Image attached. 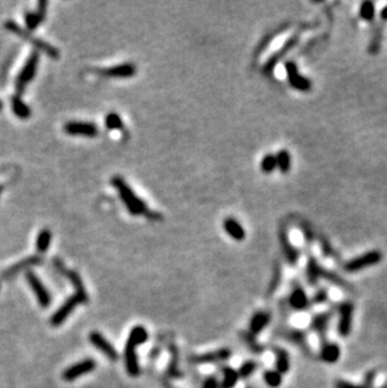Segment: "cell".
Listing matches in <instances>:
<instances>
[{"label":"cell","instance_id":"obj_1","mask_svg":"<svg viewBox=\"0 0 387 388\" xmlns=\"http://www.w3.org/2000/svg\"><path fill=\"white\" fill-rule=\"evenodd\" d=\"M148 333L147 329L142 325L133 326L129 333L126 345H125V367L131 377H137L141 373L138 357L136 353V348L138 345H142L147 342Z\"/></svg>","mask_w":387,"mask_h":388},{"label":"cell","instance_id":"obj_2","mask_svg":"<svg viewBox=\"0 0 387 388\" xmlns=\"http://www.w3.org/2000/svg\"><path fill=\"white\" fill-rule=\"evenodd\" d=\"M112 185L117 189L120 196H121L122 201L126 205L127 210H129V214L132 215H142L147 214V206L146 203L141 200L140 197L134 195L133 191L129 189V186L127 185L126 181H125L122 177H113L112 179Z\"/></svg>","mask_w":387,"mask_h":388},{"label":"cell","instance_id":"obj_3","mask_svg":"<svg viewBox=\"0 0 387 388\" xmlns=\"http://www.w3.org/2000/svg\"><path fill=\"white\" fill-rule=\"evenodd\" d=\"M5 28L6 30H9V32L14 33V34L18 35V37L27 40L28 43L32 44L35 49L43 52L44 54H47V56L51 57V58H58V57H60V51H58L56 47H53L49 43H46V42L38 39V38L33 37L28 30L20 28L15 22H13V20H8V22L5 23Z\"/></svg>","mask_w":387,"mask_h":388},{"label":"cell","instance_id":"obj_4","mask_svg":"<svg viewBox=\"0 0 387 388\" xmlns=\"http://www.w3.org/2000/svg\"><path fill=\"white\" fill-rule=\"evenodd\" d=\"M382 253L380 250H370V252L365 253V254L360 255V257L351 259L343 265V269L347 273H357V271L362 270V269L370 268L381 262Z\"/></svg>","mask_w":387,"mask_h":388},{"label":"cell","instance_id":"obj_5","mask_svg":"<svg viewBox=\"0 0 387 388\" xmlns=\"http://www.w3.org/2000/svg\"><path fill=\"white\" fill-rule=\"evenodd\" d=\"M38 63H39V54L37 52L32 53L28 58V61L25 62L24 67L22 68L20 73L16 77V82H15V88L18 94L23 93V91L25 89L27 84L29 83L30 80L34 78L35 73H37V68H38Z\"/></svg>","mask_w":387,"mask_h":388},{"label":"cell","instance_id":"obj_6","mask_svg":"<svg viewBox=\"0 0 387 388\" xmlns=\"http://www.w3.org/2000/svg\"><path fill=\"white\" fill-rule=\"evenodd\" d=\"M285 72H287L288 82H289L290 87H293L294 89L299 92H309L312 89L313 84L311 79L299 73L298 65L293 61H288L285 62Z\"/></svg>","mask_w":387,"mask_h":388},{"label":"cell","instance_id":"obj_7","mask_svg":"<svg viewBox=\"0 0 387 388\" xmlns=\"http://www.w3.org/2000/svg\"><path fill=\"white\" fill-rule=\"evenodd\" d=\"M97 363L93 358H86L83 361L77 362L75 364H72L63 371L62 378L67 382H72V381L78 380V378L83 377V376L89 375L96 370Z\"/></svg>","mask_w":387,"mask_h":388},{"label":"cell","instance_id":"obj_8","mask_svg":"<svg viewBox=\"0 0 387 388\" xmlns=\"http://www.w3.org/2000/svg\"><path fill=\"white\" fill-rule=\"evenodd\" d=\"M79 304H83V303H82V300L79 299V297H77L75 294L68 298V299L61 305L60 308L54 312L53 316L51 317V319H49L51 325L52 326L62 325V324L67 321L68 317L74 312V309L77 308Z\"/></svg>","mask_w":387,"mask_h":388},{"label":"cell","instance_id":"obj_9","mask_svg":"<svg viewBox=\"0 0 387 388\" xmlns=\"http://www.w3.org/2000/svg\"><path fill=\"white\" fill-rule=\"evenodd\" d=\"M25 278H27L30 289L33 290L35 298H37L38 304L41 305L42 308H48L52 303V297L51 294H49L48 289L46 288V285L42 283L41 279L38 278L33 271H27Z\"/></svg>","mask_w":387,"mask_h":388},{"label":"cell","instance_id":"obj_10","mask_svg":"<svg viewBox=\"0 0 387 388\" xmlns=\"http://www.w3.org/2000/svg\"><path fill=\"white\" fill-rule=\"evenodd\" d=\"M353 312H355V305L350 300L342 302L338 307V333L341 337H347L350 335L352 330V321H353Z\"/></svg>","mask_w":387,"mask_h":388},{"label":"cell","instance_id":"obj_11","mask_svg":"<svg viewBox=\"0 0 387 388\" xmlns=\"http://www.w3.org/2000/svg\"><path fill=\"white\" fill-rule=\"evenodd\" d=\"M88 340L97 351H100L101 353H102L105 357H107L110 361L115 362L119 359V352H117V349H116L115 347L111 344L110 340H108L105 335L101 334L100 332L93 330V332L89 333Z\"/></svg>","mask_w":387,"mask_h":388},{"label":"cell","instance_id":"obj_12","mask_svg":"<svg viewBox=\"0 0 387 388\" xmlns=\"http://www.w3.org/2000/svg\"><path fill=\"white\" fill-rule=\"evenodd\" d=\"M299 43V34H294L292 35V37L289 38V39L285 42L284 44H283L282 48L279 49V51L277 52V53L273 54L270 58L268 59L265 62V65H264L263 67V73L265 75H269V74H272L273 69H274L275 67H277L278 63L280 62V59L283 58V57L287 56L288 53H289V51H292V49L294 48V47L297 46V44Z\"/></svg>","mask_w":387,"mask_h":388},{"label":"cell","instance_id":"obj_13","mask_svg":"<svg viewBox=\"0 0 387 388\" xmlns=\"http://www.w3.org/2000/svg\"><path fill=\"white\" fill-rule=\"evenodd\" d=\"M56 266H57V269H58L61 273H63V275H64L65 278H67L68 280L70 281V284H72L73 288H74V290H75V295H77V297H79V299L82 300V303L84 304V303L88 302V295H87L86 288H84L83 281H82L79 274L74 270L65 269L64 265H63L62 262L60 261V260H56Z\"/></svg>","mask_w":387,"mask_h":388},{"label":"cell","instance_id":"obj_14","mask_svg":"<svg viewBox=\"0 0 387 388\" xmlns=\"http://www.w3.org/2000/svg\"><path fill=\"white\" fill-rule=\"evenodd\" d=\"M331 318L332 313L325 312V313H321L313 317L312 321H311V324H309L311 329L318 334L322 344H324V343L327 342V329L328 325H329V322H331Z\"/></svg>","mask_w":387,"mask_h":388},{"label":"cell","instance_id":"obj_15","mask_svg":"<svg viewBox=\"0 0 387 388\" xmlns=\"http://www.w3.org/2000/svg\"><path fill=\"white\" fill-rule=\"evenodd\" d=\"M65 133L72 136H86L96 137L98 134V129L96 125L88 122H68L64 126Z\"/></svg>","mask_w":387,"mask_h":388},{"label":"cell","instance_id":"obj_16","mask_svg":"<svg viewBox=\"0 0 387 388\" xmlns=\"http://www.w3.org/2000/svg\"><path fill=\"white\" fill-rule=\"evenodd\" d=\"M94 73L106 77L115 78H129L136 74V65L132 63H124V65H115V67L106 68V69H96Z\"/></svg>","mask_w":387,"mask_h":388},{"label":"cell","instance_id":"obj_17","mask_svg":"<svg viewBox=\"0 0 387 388\" xmlns=\"http://www.w3.org/2000/svg\"><path fill=\"white\" fill-rule=\"evenodd\" d=\"M231 352L230 349L224 348L219 349L215 352H209V353L205 354H199V356H194L191 358L193 363L195 364H212V363H219V362H224L226 359L230 358Z\"/></svg>","mask_w":387,"mask_h":388},{"label":"cell","instance_id":"obj_18","mask_svg":"<svg viewBox=\"0 0 387 388\" xmlns=\"http://www.w3.org/2000/svg\"><path fill=\"white\" fill-rule=\"evenodd\" d=\"M41 262H42V259L39 257H29L27 258V259H23L20 260V261L16 262V264L9 266L6 270H4L3 274H1V278L4 279L13 278V276H15L16 274L20 273V271L27 270V269L32 268V266L39 265Z\"/></svg>","mask_w":387,"mask_h":388},{"label":"cell","instance_id":"obj_19","mask_svg":"<svg viewBox=\"0 0 387 388\" xmlns=\"http://www.w3.org/2000/svg\"><path fill=\"white\" fill-rule=\"evenodd\" d=\"M309 299L308 295L306 294L303 288L298 284H296L289 295V305L294 311H304V309L308 308L309 305Z\"/></svg>","mask_w":387,"mask_h":388},{"label":"cell","instance_id":"obj_20","mask_svg":"<svg viewBox=\"0 0 387 388\" xmlns=\"http://www.w3.org/2000/svg\"><path fill=\"white\" fill-rule=\"evenodd\" d=\"M270 319H272V317H270L269 313H266V312H258V313H256L250 318L249 330H248V332L256 337V335H258L259 333L263 332L266 326L269 325Z\"/></svg>","mask_w":387,"mask_h":388},{"label":"cell","instance_id":"obj_21","mask_svg":"<svg viewBox=\"0 0 387 388\" xmlns=\"http://www.w3.org/2000/svg\"><path fill=\"white\" fill-rule=\"evenodd\" d=\"M279 240L285 259L288 260V262H289L290 265H297V261H298V258H299V253L289 241V238H288V234L287 231H285V229H282V230H280Z\"/></svg>","mask_w":387,"mask_h":388},{"label":"cell","instance_id":"obj_22","mask_svg":"<svg viewBox=\"0 0 387 388\" xmlns=\"http://www.w3.org/2000/svg\"><path fill=\"white\" fill-rule=\"evenodd\" d=\"M47 5H48L47 1H39L37 13H32V11H29V13L25 14V24H27L28 32L30 33L32 30H34L38 25L43 22V19L47 13Z\"/></svg>","mask_w":387,"mask_h":388},{"label":"cell","instance_id":"obj_23","mask_svg":"<svg viewBox=\"0 0 387 388\" xmlns=\"http://www.w3.org/2000/svg\"><path fill=\"white\" fill-rule=\"evenodd\" d=\"M282 335L283 337L287 338L289 342H292V343H294V344L298 345L299 348H301L302 351L304 352V353L308 354L309 352H311L308 342H307V335H306V333L303 332V330H301V329H284L282 332Z\"/></svg>","mask_w":387,"mask_h":388},{"label":"cell","instance_id":"obj_24","mask_svg":"<svg viewBox=\"0 0 387 388\" xmlns=\"http://www.w3.org/2000/svg\"><path fill=\"white\" fill-rule=\"evenodd\" d=\"M224 229H225L226 234L230 238H233L237 241H243L245 239V229L240 225V222L237 219L233 217H228L224 221Z\"/></svg>","mask_w":387,"mask_h":388},{"label":"cell","instance_id":"obj_25","mask_svg":"<svg viewBox=\"0 0 387 388\" xmlns=\"http://www.w3.org/2000/svg\"><path fill=\"white\" fill-rule=\"evenodd\" d=\"M341 357V348L336 343L325 342L322 344V349H321V359L325 363H336Z\"/></svg>","mask_w":387,"mask_h":388},{"label":"cell","instance_id":"obj_26","mask_svg":"<svg viewBox=\"0 0 387 388\" xmlns=\"http://www.w3.org/2000/svg\"><path fill=\"white\" fill-rule=\"evenodd\" d=\"M275 354V367H277V372H279L280 375H285V373L289 372L290 368V359L289 354L287 353V351L279 347H274L273 348Z\"/></svg>","mask_w":387,"mask_h":388},{"label":"cell","instance_id":"obj_27","mask_svg":"<svg viewBox=\"0 0 387 388\" xmlns=\"http://www.w3.org/2000/svg\"><path fill=\"white\" fill-rule=\"evenodd\" d=\"M11 108H13V112L16 117L22 118V120H27L32 115V111L30 108L25 105L24 102L22 101L20 96H13L10 99Z\"/></svg>","mask_w":387,"mask_h":388},{"label":"cell","instance_id":"obj_28","mask_svg":"<svg viewBox=\"0 0 387 388\" xmlns=\"http://www.w3.org/2000/svg\"><path fill=\"white\" fill-rule=\"evenodd\" d=\"M239 375L238 371L231 368V367H224L223 368V378L220 382V388H234L239 381Z\"/></svg>","mask_w":387,"mask_h":388},{"label":"cell","instance_id":"obj_29","mask_svg":"<svg viewBox=\"0 0 387 388\" xmlns=\"http://www.w3.org/2000/svg\"><path fill=\"white\" fill-rule=\"evenodd\" d=\"M321 269L322 266L318 264L317 260L312 257L309 258L308 265H307V279L311 285H316L321 279Z\"/></svg>","mask_w":387,"mask_h":388},{"label":"cell","instance_id":"obj_30","mask_svg":"<svg viewBox=\"0 0 387 388\" xmlns=\"http://www.w3.org/2000/svg\"><path fill=\"white\" fill-rule=\"evenodd\" d=\"M275 160H277V169H279L282 174H288L292 166V158H290L289 152L287 150H280L275 155Z\"/></svg>","mask_w":387,"mask_h":388},{"label":"cell","instance_id":"obj_31","mask_svg":"<svg viewBox=\"0 0 387 388\" xmlns=\"http://www.w3.org/2000/svg\"><path fill=\"white\" fill-rule=\"evenodd\" d=\"M360 18L365 22H374L375 16H376V6L372 1H363L360 5Z\"/></svg>","mask_w":387,"mask_h":388},{"label":"cell","instance_id":"obj_32","mask_svg":"<svg viewBox=\"0 0 387 388\" xmlns=\"http://www.w3.org/2000/svg\"><path fill=\"white\" fill-rule=\"evenodd\" d=\"M240 337H242V339L244 340V343L247 344V347L250 349V352H252V353H256V354L264 353L263 345L259 344V343L256 340V337L250 334L249 332L240 333Z\"/></svg>","mask_w":387,"mask_h":388},{"label":"cell","instance_id":"obj_33","mask_svg":"<svg viewBox=\"0 0 387 388\" xmlns=\"http://www.w3.org/2000/svg\"><path fill=\"white\" fill-rule=\"evenodd\" d=\"M321 278L323 279H327L329 283H333L334 285H337V287L339 288H344V289H351V287L348 285V284L346 283V281L343 280V279L341 278L339 275H337L336 273H333V271H329L327 270V269H321Z\"/></svg>","mask_w":387,"mask_h":388},{"label":"cell","instance_id":"obj_34","mask_svg":"<svg viewBox=\"0 0 387 388\" xmlns=\"http://www.w3.org/2000/svg\"><path fill=\"white\" fill-rule=\"evenodd\" d=\"M52 240V233L48 229H43L41 233L38 234L37 238V250L39 253H46L48 250L49 245H51Z\"/></svg>","mask_w":387,"mask_h":388},{"label":"cell","instance_id":"obj_35","mask_svg":"<svg viewBox=\"0 0 387 388\" xmlns=\"http://www.w3.org/2000/svg\"><path fill=\"white\" fill-rule=\"evenodd\" d=\"M264 381H265L266 386L270 388H278L283 382V376L279 372L273 370H268L264 372Z\"/></svg>","mask_w":387,"mask_h":388},{"label":"cell","instance_id":"obj_36","mask_svg":"<svg viewBox=\"0 0 387 388\" xmlns=\"http://www.w3.org/2000/svg\"><path fill=\"white\" fill-rule=\"evenodd\" d=\"M375 375H376V373H375V371H371L369 375L366 376V380H365V383H363V385H352V383L346 382V381H338L336 385V387L337 388H371L372 382H374Z\"/></svg>","mask_w":387,"mask_h":388},{"label":"cell","instance_id":"obj_37","mask_svg":"<svg viewBox=\"0 0 387 388\" xmlns=\"http://www.w3.org/2000/svg\"><path fill=\"white\" fill-rule=\"evenodd\" d=\"M275 169H277V160H275V155L268 153V155H265L263 158H261L260 170L264 172V174L266 175L272 174Z\"/></svg>","mask_w":387,"mask_h":388},{"label":"cell","instance_id":"obj_38","mask_svg":"<svg viewBox=\"0 0 387 388\" xmlns=\"http://www.w3.org/2000/svg\"><path fill=\"white\" fill-rule=\"evenodd\" d=\"M258 368V363L254 361H247L240 366V368L238 370V375H239V378H243V380H247L249 378L250 376L253 375L254 372Z\"/></svg>","mask_w":387,"mask_h":388},{"label":"cell","instance_id":"obj_39","mask_svg":"<svg viewBox=\"0 0 387 388\" xmlns=\"http://www.w3.org/2000/svg\"><path fill=\"white\" fill-rule=\"evenodd\" d=\"M106 127L108 129H124V122L117 113H108L107 117H106Z\"/></svg>","mask_w":387,"mask_h":388},{"label":"cell","instance_id":"obj_40","mask_svg":"<svg viewBox=\"0 0 387 388\" xmlns=\"http://www.w3.org/2000/svg\"><path fill=\"white\" fill-rule=\"evenodd\" d=\"M288 27H289V24H284V25H282V27H280V28H278V29H275L274 32H272V33H270V34H268V35H266V37L264 38L263 40H261V42H260V44H259V47H258V52H257V53L259 54V53H260L261 51H263V49H265L266 47H268V44L270 43V40H272L273 38H275V37H277L278 34H280V33H282V32H284V30L287 29Z\"/></svg>","mask_w":387,"mask_h":388},{"label":"cell","instance_id":"obj_41","mask_svg":"<svg viewBox=\"0 0 387 388\" xmlns=\"http://www.w3.org/2000/svg\"><path fill=\"white\" fill-rule=\"evenodd\" d=\"M381 39H382V30L377 29L374 33V37L371 39V43L369 46V53L370 54H377L380 51V47H381Z\"/></svg>","mask_w":387,"mask_h":388},{"label":"cell","instance_id":"obj_42","mask_svg":"<svg viewBox=\"0 0 387 388\" xmlns=\"http://www.w3.org/2000/svg\"><path fill=\"white\" fill-rule=\"evenodd\" d=\"M279 281H280V269L279 266H275L274 269V278L272 279V283H270V285H269V294H272V293H274V290L277 289V287L279 285Z\"/></svg>","mask_w":387,"mask_h":388},{"label":"cell","instance_id":"obj_43","mask_svg":"<svg viewBox=\"0 0 387 388\" xmlns=\"http://www.w3.org/2000/svg\"><path fill=\"white\" fill-rule=\"evenodd\" d=\"M328 299V292L327 289H320L313 297V302L315 304H322V303H325Z\"/></svg>","mask_w":387,"mask_h":388},{"label":"cell","instance_id":"obj_44","mask_svg":"<svg viewBox=\"0 0 387 388\" xmlns=\"http://www.w3.org/2000/svg\"><path fill=\"white\" fill-rule=\"evenodd\" d=\"M201 388H220V382H219L215 376H210L202 382Z\"/></svg>","mask_w":387,"mask_h":388},{"label":"cell","instance_id":"obj_45","mask_svg":"<svg viewBox=\"0 0 387 388\" xmlns=\"http://www.w3.org/2000/svg\"><path fill=\"white\" fill-rule=\"evenodd\" d=\"M380 18H381L382 22H387V5L381 9V11H380Z\"/></svg>","mask_w":387,"mask_h":388},{"label":"cell","instance_id":"obj_46","mask_svg":"<svg viewBox=\"0 0 387 388\" xmlns=\"http://www.w3.org/2000/svg\"><path fill=\"white\" fill-rule=\"evenodd\" d=\"M3 108V103H1V101H0V110Z\"/></svg>","mask_w":387,"mask_h":388},{"label":"cell","instance_id":"obj_47","mask_svg":"<svg viewBox=\"0 0 387 388\" xmlns=\"http://www.w3.org/2000/svg\"><path fill=\"white\" fill-rule=\"evenodd\" d=\"M380 388H387V383L385 386H382V387H380Z\"/></svg>","mask_w":387,"mask_h":388},{"label":"cell","instance_id":"obj_48","mask_svg":"<svg viewBox=\"0 0 387 388\" xmlns=\"http://www.w3.org/2000/svg\"><path fill=\"white\" fill-rule=\"evenodd\" d=\"M1 190H3V189H1V188H0V194H1Z\"/></svg>","mask_w":387,"mask_h":388}]
</instances>
